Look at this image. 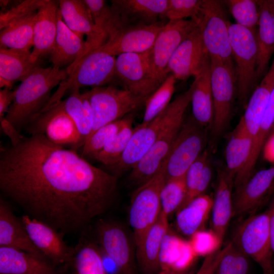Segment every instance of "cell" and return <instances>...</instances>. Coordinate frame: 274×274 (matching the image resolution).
<instances>
[{"label":"cell","mask_w":274,"mask_h":274,"mask_svg":"<svg viewBox=\"0 0 274 274\" xmlns=\"http://www.w3.org/2000/svg\"><path fill=\"white\" fill-rule=\"evenodd\" d=\"M117 178L42 134L1 147L2 194L63 235L81 233L111 208Z\"/></svg>","instance_id":"6da1fadb"},{"label":"cell","mask_w":274,"mask_h":274,"mask_svg":"<svg viewBox=\"0 0 274 274\" xmlns=\"http://www.w3.org/2000/svg\"><path fill=\"white\" fill-rule=\"evenodd\" d=\"M68 76L66 68L36 67L15 90L5 118L21 132L46 107L52 90Z\"/></svg>","instance_id":"7a4b0ae2"},{"label":"cell","mask_w":274,"mask_h":274,"mask_svg":"<svg viewBox=\"0 0 274 274\" xmlns=\"http://www.w3.org/2000/svg\"><path fill=\"white\" fill-rule=\"evenodd\" d=\"M192 93L191 85L170 102V116L164 128L151 148L131 168L129 180L137 187L152 179L161 169L184 121Z\"/></svg>","instance_id":"3957f363"},{"label":"cell","mask_w":274,"mask_h":274,"mask_svg":"<svg viewBox=\"0 0 274 274\" xmlns=\"http://www.w3.org/2000/svg\"><path fill=\"white\" fill-rule=\"evenodd\" d=\"M115 56L100 47L90 50L67 71V78L60 83L43 109L61 101L67 91L85 86H104L112 82L115 78Z\"/></svg>","instance_id":"277c9868"},{"label":"cell","mask_w":274,"mask_h":274,"mask_svg":"<svg viewBox=\"0 0 274 274\" xmlns=\"http://www.w3.org/2000/svg\"><path fill=\"white\" fill-rule=\"evenodd\" d=\"M210 75L213 119L209 148L213 150L229 124L237 83L233 62L211 58Z\"/></svg>","instance_id":"5b68a950"},{"label":"cell","mask_w":274,"mask_h":274,"mask_svg":"<svg viewBox=\"0 0 274 274\" xmlns=\"http://www.w3.org/2000/svg\"><path fill=\"white\" fill-rule=\"evenodd\" d=\"M165 181L163 163L159 172L148 181L136 187L131 196L128 220L136 247L160 214V194Z\"/></svg>","instance_id":"8992f818"},{"label":"cell","mask_w":274,"mask_h":274,"mask_svg":"<svg viewBox=\"0 0 274 274\" xmlns=\"http://www.w3.org/2000/svg\"><path fill=\"white\" fill-rule=\"evenodd\" d=\"M257 28L250 29L236 23L229 24L231 53L236 76L237 94L243 105L247 102L256 81Z\"/></svg>","instance_id":"52a82bcc"},{"label":"cell","mask_w":274,"mask_h":274,"mask_svg":"<svg viewBox=\"0 0 274 274\" xmlns=\"http://www.w3.org/2000/svg\"><path fill=\"white\" fill-rule=\"evenodd\" d=\"M231 241L260 266L263 274H274L268 210L249 216L237 228Z\"/></svg>","instance_id":"ba28073f"},{"label":"cell","mask_w":274,"mask_h":274,"mask_svg":"<svg viewBox=\"0 0 274 274\" xmlns=\"http://www.w3.org/2000/svg\"><path fill=\"white\" fill-rule=\"evenodd\" d=\"M207 129L192 116L184 120L163 163L166 180L185 177L190 166L206 149Z\"/></svg>","instance_id":"9c48e42d"},{"label":"cell","mask_w":274,"mask_h":274,"mask_svg":"<svg viewBox=\"0 0 274 274\" xmlns=\"http://www.w3.org/2000/svg\"><path fill=\"white\" fill-rule=\"evenodd\" d=\"M191 19L197 25L210 58L233 62L228 29L230 22L222 3L202 0L199 12Z\"/></svg>","instance_id":"30bf717a"},{"label":"cell","mask_w":274,"mask_h":274,"mask_svg":"<svg viewBox=\"0 0 274 274\" xmlns=\"http://www.w3.org/2000/svg\"><path fill=\"white\" fill-rule=\"evenodd\" d=\"M83 94L88 100L93 113L92 133L145 105L148 99L113 85L93 87Z\"/></svg>","instance_id":"8fae6325"},{"label":"cell","mask_w":274,"mask_h":274,"mask_svg":"<svg viewBox=\"0 0 274 274\" xmlns=\"http://www.w3.org/2000/svg\"><path fill=\"white\" fill-rule=\"evenodd\" d=\"M30 135L44 134L49 141L76 150L82 147L77 128L65 111L62 100L43 110L25 128Z\"/></svg>","instance_id":"7c38bea8"},{"label":"cell","mask_w":274,"mask_h":274,"mask_svg":"<svg viewBox=\"0 0 274 274\" xmlns=\"http://www.w3.org/2000/svg\"><path fill=\"white\" fill-rule=\"evenodd\" d=\"M115 77L122 83L125 89L146 98L161 85L152 69L148 52L124 53L117 56Z\"/></svg>","instance_id":"4fadbf2b"},{"label":"cell","mask_w":274,"mask_h":274,"mask_svg":"<svg viewBox=\"0 0 274 274\" xmlns=\"http://www.w3.org/2000/svg\"><path fill=\"white\" fill-rule=\"evenodd\" d=\"M94 232L98 244L115 261L122 274H136V256L124 227L112 220H100Z\"/></svg>","instance_id":"5bb4252c"},{"label":"cell","mask_w":274,"mask_h":274,"mask_svg":"<svg viewBox=\"0 0 274 274\" xmlns=\"http://www.w3.org/2000/svg\"><path fill=\"white\" fill-rule=\"evenodd\" d=\"M196 26L191 19L169 21L159 33L148 53L152 69L161 84L168 75L166 70L173 54Z\"/></svg>","instance_id":"9a60e30c"},{"label":"cell","mask_w":274,"mask_h":274,"mask_svg":"<svg viewBox=\"0 0 274 274\" xmlns=\"http://www.w3.org/2000/svg\"><path fill=\"white\" fill-rule=\"evenodd\" d=\"M170 113L169 104L159 115L149 123L140 124L133 133L119 161L109 167L111 174L118 176L132 168L145 155L157 139L166 125Z\"/></svg>","instance_id":"2e32d148"},{"label":"cell","mask_w":274,"mask_h":274,"mask_svg":"<svg viewBox=\"0 0 274 274\" xmlns=\"http://www.w3.org/2000/svg\"><path fill=\"white\" fill-rule=\"evenodd\" d=\"M210 61V56L196 26L173 54L166 72L176 80H186L198 75Z\"/></svg>","instance_id":"e0dca14e"},{"label":"cell","mask_w":274,"mask_h":274,"mask_svg":"<svg viewBox=\"0 0 274 274\" xmlns=\"http://www.w3.org/2000/svg\"><path fill=\"white\" fill-rule=\"evenodd\" d=\"M164 24L157 22L122 27L110 36L100 47L114 56L149 51Z\"/></svg>","instance_id":"ac0fdd59"},{"label":"cell","mask_w":274,"mask_h":274,"mask_svg":"<svg viewBox=\"0 0 274 274\" xmlns=\"http://www.w3.org/2000/svg\"><path fill=\"white\" fill-rule=\"evenodd\" d=\"M274 186V166L254 173L233 198V216L256 214Z\"/></svg>","instance_id":"d6986e66"},{"label":"cell","mask_w":274,"mask_h":274,"mask_svg":"<svg viewBox=\"0 0 274 274\" xmlns=\"http://www.w3.org/2000/svg\"><path fill=\"white\" fill-rule=\"evenodd\" d=\"M58 4L62 18L67 27L79 35L86 36L84 54L106 43L107 35L95 25L84 1L60 0Z\"/></svg>","instance_id":"ffe728a7"},{"label":"cell","mask_w":274,"mask_h":274,"mask_svg":"<svg viewBox=\"0 0 274 274\" xmlns=\"http://www.w3.org/2000/svg\"><path fill=\"white\" fill-rule=\"evenodd\" d=\"M21 219L32 243L48 260L59 263L68 259L73 247L67 245L62 233L27 215Z\"/></svg>","instance_id":"44dd1931"},{"label":"cell","mask_w":274,"mask_h":274,"mask_svg":"<svg viewBox=\"0 0 274 274\" xmlns=\"http://www.w3.org/2000/svg\"><path fill=\"white\" fill-rule=\"evenodd\" d=\"M58 9V1L43 0L37 12L31 56L37 63L50 55L52 50L57 33Z\"/></svg>","instance_id":"7402d4cb"},{"label":"cell","mask_w":274,"mask_h":274,"mask_svg":"<svg viewBox=\"0 0 274 274\" xmlns=\"http://www.w3.org/2000/svg\"><path fill=\"white\" fill-rule=\"evenodd\" d=\"M168 217L162 211L155 224L136 247L137 266L142 274H158L161 269L160 252L169 231Z\"/></svg>","instance_id":"603a6c76"},{"label":"cell","mask_w":274,"mask_h":274,"mask_svg":"<svg viewBox=\"0 0 274 274\" xmlns=\"http://www.w3.org/2000/svg\"><path fill=\"white\" fill-rule=\"evenodd\" d=\"M234 179L225 168L217 169V184L212 210V231L220 246L233 217Z\"/></svg>","instance_id":"cb8c5ba5"},{"label":"cell","mask_w":274,"mask_h":274,"mask_svg":"<svg viewBox=\"0 0 274 274\" xmlns=\"http://www.w3.org/2000/svg\"><path fill=\"white\" fill-rule=\"evenodd\" d=\"M83 36L71 30L63 21L59 8L57 13V33L49 55L54 67L71 69L85 54L86 41Z\"/></svg>","instance_id":"d4e9b609"},{"label":"cell","mask_w":274,"mask_h":274,"mask_svg":"<svg viewBox=\"0 0 274 274\" xmlns=\"http://www.w3.org/2000/svg\"><path fill=\"white\" fill-rule=\"evenodd\" d=\"M16 249L48 260L35 246L21 220L9 204L0 199V247Z\"/></svg>","instance_id":"484cf974"},{"label":"cell","mask_w":274,"mask_h":274,"mask_svg":"<svg viewBox=\"0 0 274 274\" xmlns=\"http://www.w3.org/2000/svg\"><path fill=\"white\" fill-rule=\"evenodd\" d=\"M31 51L0 48L1 88L11 89L13 84L25 79L37 67Z\"/></svg>","instance_id":"4316f807"},{"label":"cell","mask_w":274,"mask_h":274,"mask_svg":"<svg viewBox=\"0 0 274 274\" xmlns=\"http://www.w3.org/2000/svg\"><path fill=\"white\" fill-rule=\"evenodd\" d=\"M0 274H55L48 260L16 249L0 247Z\"/></svg>","instance_id":"83f0119b"},{"label":"cell","mask_w":274,"mask_h":274,"mask_svg":"<svg viewBox=\"0 0 274 274\" xmlns=\"http://www.w3.org/2000/svg\"><path fill=\"white\" fill-rule=\"evenodd\" d=\"M111 6L124 26L132 19L145 21L146 24L157 22L165 18L168 0H113Z\"/></svg>","instance_id":"f1b7e54d"},{"label":"cell","mask_w":274,"mask_h":274,"mask_svg":"<svg viewBox=\"0 0 274 274\" xmlns=\"http://www.w3.org/2000/svg\"><path fill=\"white\" fill-rule=\"evenodd\" d=\"M87 229L81 233L71 255L65 262L73 268L74 274H107L101 260L99 246Z\"/></svg>","instance_id":"f546056e"},{"label":"cell","mask_w":274,"mask_h":274,"mask_svg":"<svg viewBox=\"0 0 274 274\" xmlns=\"http://www.w3.org/2000/svg\"><path fill=\"white\" fill-rule=\"evenodd\" d=\"M260 17L257 29V58L256 80L265 73L274 53V14L268 1H260Z\"/></svg>","instance_id":"4dcf8cb0"},{"label":"cell","mask_w":274,"mask_h":274,"mask_svg":"<svg viewBox=\"0 0 274 274\" xmlns=\"http://www.w3.org/2000/svg\"><path fill=\"white\" fill-rule=\"evenodd\" d=\"M253 139L241 118L231 132L225 149V169L234 180L245 166L250 155Z\"/></svg>","instance_id":"1f68e13d"},{"label":"cell","mask_w":274,"mask_h":274,"mask_svg":"<svg viewBox=\"0 0 274 274\" xmlns=\"http://www.w3.org/2000/svg\"><path fill=\"white\" fill-rule=\"evenodd\" d=\"M211 61L194 78L191 104L192 116L202 126L211 128L213 119V101L211 83Z\"/></svg>","instance_id":"d6a6232c"},{"label":"cell","mask_w":274,"mask_h":274,"mask_svg":"<svg viewBox=\"0 0 274 274\" xmlns=\"http://www.w3.org/2000/svg\"><path fill=\"white\" fill-rule=\"evenodd\" d=\"M213 199L208 194L200 195L176 212V224L183 234L192 236L199 232L212 211Z\"/></svg>","instance_id":"836d02e7"},{"label":"cell","mask_w":274,"mask_h":274,"mask_svg":"<svg viewBox=\"0 0 274 274\" xmlns=\"http://www.w3.org/2000/svg\"><path fill=\"white\" fill-rule=\"evenodd\" d=\"M274 89V75L266 74L259 85L252 93L244 115L241 117L253 139H255L267 105Z\"/></svg>","instance_id":"e575fe53"},{"label":"cell","mask_w":274,"mask_h":274,"mask_svg":"<svg viewBox=\"0 0 274 274\" xmlns=\"http://www.w3.org/2000/svg\"><path fill=\"white\" fill-rule=\"evenodd\" d=\"M37 12L13 20L1 28L0 48L30 50Z\"/></svg>","instance_id":"d590c367"},{"label":"cell","mask_w":274,"mask_h":274,"mask_svg":"<svg viewBox=\"0 0 274 274\" xmlns=\"http://www.w3.org/2000/svg\"><path fill=\"white\" fill-rule=\"evenodd\" d=\"M211 151L210 148H206L187 171L185 176L186 194L179 210L204 194L212 177Z\"/></svg>","instance_id":"8d00e7d4"},{"label":"cell","mask_w":274,"mask_h":274,"mask_svg":"<svg viewBox=\"0 0 274 274\" xmlns=\"http://www.w3.org/2000/svg\"><path fill=\"white\" fill-rule=\"evenodd\" d=\"M62 101L65 111L77 128L82 147L93 128V116L90 105L79 89L70 92V95Z\"/></svg>","instance_id":"74e56055"},{"label":"cell","mask_w":274,"mask_h":274,"mask_svg":"<svg viewBox=\"0 0 274 274\" xmlns=\"http://www.w3.org/2000/svg\"><path fill=\"white\" fill-rule=\"evenodd\" d=\"M132 120V116L129 115L106 124L96 130L83 146L81 156L84 158L94 159L109 141Z\"/></svg>","instance_id":"f35d334b"},{"label":"cell","mask_w":274,"mask_h":274,"mask_svg":"<svg viewBox=\"0 0 274 274\" xmlns=\"http://www.w3.org/2000/svg\"><path fill=\"white\" fill-rule=\"evenodd\" d=\"M176 79L168 75L160 87L147 99L141 124H146L159 115L170 104L175 89Z\"/></svg>","instance_id":"ab89813d"},{"label":"cell","mask_w":274,"mask_h":274,"mask_svg":"<svg viewBox=\"0 0 274 274\" xmlns=\"http://www.w3.org/2000/svg\"><path fill=\"white\" fill-rule=\"evenodd\" d=\"M132 122L133 120L114 135L94 159L109 167L117 164L126 149L133 133Z\"/></svg>","instance_id":"60d3db41"},{"label":"cell","mask_w":274,"mask_h":274,"mask_svg":"<svg viewBox=\"0 0 274 274\" xmlns=\"http://www.w3.org/2000/svg\"><path fill=\"white\" fill-rule=\"evenodd\" d=\"M95 25L108 38L123 27L118 16L104 0H84Z\"/></svg>","instance_id":"b9f144b4"},{"label":"cell","mask_w":274,"mask_h":274,"mask_svg":"<svg viewBox=\"0 0 274 274\" xmlns=\"http://www.w3.org/2000/svg\"><path fill=\"white\" fill-rule=\"evenodd\" d=\"M249 259L231 241L225 246V251L214 274H248Z\"/></svg>","instance_id":"7bdbcfd3"},{"label":"cell","mask_w":274,"mask_h":274,"mask_svg":"<svg viewBox=\"0 0 274 274\" xmlns=\"http://www.w3.org/2000/svg\"><path fill=\"white\" fill-rule=\"evenodd\" d=\"M186 194L185 177L166 180L160 194L161 211L169 217L177 212Z\"/></svg>","instance_id":"ee69618b"},{"label":"cell","mask_w":274,"mask_h":274,"mask_svg":"<svg viewBox=\"0 0 274 274\" xmlns=\"http://www.w3.org/2000/svg\"><path fill=\"white\" fill-rule=\"evenodd\" d=\"M224 2L236 24L250 29H256L260 12L259 1L228 0Z\"/></svg>","instance_id":"f6af8a7d"},{"label":"cell","mask_w":274,"mask_h":274,"mask_svg":"<svg viewBox=\"0 0 274 274\" xmlns=\"http://www.w3.org/2000/svg\"><path fill=\"white\" fill-rule=\"evenodd\" d=\"M202 0H168L165 18L169 21L195 18L199 12Z\"/></svg>","instance_id":"bcb514c9"},{"label":"cell","mask_w":274,"mask_h":274,"mask_svg":"<svg viewBox=\"0 0 274 274\" xmlns=\"http://www.w3.org/2000/svg\"><path fill=\"white\" fill-rule=\"evenodd\" d=\"M43 0L25 1L11 10L1 14V29L10 21L29 14L37 12L43 3Z\"/></svg>","instance_id":"7dc6e473"},{"label":"cell","mask_w":274,"mask_h":274,"mask_svg":"<svg viewBox=\"0 0 274 274\" xmlns=\"http://www.w3.org/2000/svg\"><path fill=\"white\" fill-rule=\"evenodd\" d=\"M225 251V246H220L208 253L195 274H214L216 266Z\"/></svg>","instance_id":"c3c4849f"},{"label":"cell","mask_w":274,"mask_h":274,"mask_svg":"<svg viewBox=\"0 0 274 274\" xmlns=\"http://www.w3.org/2000/svg\"><path fill=\"white\" fill-rule=\"evenodd\" d=\"M15 96V91L4 88L0 90V119L4 118Z\"/></svg>","instance_id":"681fc988"},{"label":"cell","mask_w":274,"mask_h":274,"mask_svg":"<svg viewBox=\"0 0 274 274\" xmlns=\"http://www.w3.org/2000/svg\"><path fill=\"white\" fill-rule=\"evenodd\" d=\"M0 122L1 128L3 132L9 137L11 144H15L23 136V135L5 117L0 119Z\"/></svg>","instance_id":"f907efd6"},{"label":"cell","mask_w":274,"mask_h":274,"mask_svg":"<svg viewBox=\"0 0 274 274\" xmlns=\"http://www.w3.org/2000/svg\"><path fill=\"white\" fill-rule=\"evenodd\" d=\"M99 250L103 265L107 274H122L115 261L100 246Z\"/></svg>","instance_id":"816d5d0a"},{"label":"cell","mask_w":274,"mask_h":274,"mask_svg":"<svg viewBox=\"0 0 274 274\" xmlns=\"http://www.w3.org/2000/svg\"><path fill=\"white\" fill-rule=\"evenodd\" d=\"M261 152L264 159L274 166V132L268 136Z\"/></svg>","instance_id":"f5cc1de1"},{"label":"cell","mask_w":274,"mask_h":274,"mask_svg":"<svg viewBox=\"0 0 274 274\" xmlns=\"http://www.w3.org/2000/svg\"><path fill=\"white\" fill-rule=\"evenodd\" d=\"M190 266L179 267L174 265H167L161 268L158 274H189Z\"/></svg>","instance_id":"db71d44e"},{"label":"cell","mask_w":274,"mask_h":274,"mask_svg":"<svg viewBox=\"0 0 274 274\" xmlns=\"http://www.w3.org/2000/svg\"><path fill=\"white\" fill-rule=\"evenodd\" d=\"M269 212V229L271 243L272 249L274 257V198L271 206L268 209Z\"/></svg>","instance_id":"11a10c76"},{"label":"cell","mask_w":274,"mask_h":274,"mask_svg":"<svg viewBox=\"0 0 274 274\" xmlns=\"http://www.w3.org/2000/svg\"><path fill=\"white\" fill-rule=\"evenodd\" d=\"M268 3L271 11L274 14V0L268 1Z\"/></svg>","instance_id":"9f6ffc18"},{"label":"cell","mask_w":274,"mask_h":274,"mask_svg":"<svg viewBox=\"0 0 274 274\" xmlns=\"http://www.w3.org/2000/svg\"><path fill=\"white\" fill-rule=\"evenodd\" d=\"M274 132V123H273V126H272L271 131V132H270V133H272V132Z\"/></svg>","instance_id":"6f0895ef"},{"label":"cell","mask_w":274,"mask_h":274,"mask_svg":"<svg viewBox=\"0 0 274 274\" xmlns=\"http://www.w3.org/2000/svg\"><path fill=\"white\" fill-rule=\"evenodd\" d=\"M189 274H193V272L191 271V272Z\"/></svg>","instance_id":"680465c9"}]
</instances>
